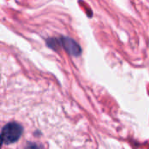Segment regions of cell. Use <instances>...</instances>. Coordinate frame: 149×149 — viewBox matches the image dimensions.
Wrapping results in <instances>:
<instances>
[{
    "label": "cell",
    "mask_w": 149,
    "mask_h": 149,
    "mask_svg": "<svg viewBox=\"0 0 149 149\" xmlns=\"http://www.w3.org/2000/svg\"><path fill=\"white\" fill-rule=\"evenodd\" d=\"M23 130L24 129L20 124L17 122H10L3 127L0 136L3 143L7 145L12 144L19 140L23 134Z\"/></svg>",
    "instance_id": "cell-1"
},
{
    "label": "cell",
    "mask_w": 149,
    "mask_h": 149,
    "mask_svg": "<svg viewBox=\"0 0 149 149\" xmlns=\"http://www.w3.org/2000/svg\"><path fill=\"white\" fill-rule=\"evenodd\" d=\"M60 46H62L70 55L74 57H79L82 53V49L80 45L72 38L69 37H60L59 38Z\"/></svg>",
    "instance_id": "cell-2"
},
{
    "label": "cell",
    "mask_w": 149,
    "mask_h": 149,
    "mask_svg": "<svg viewBox=\"0 0 149 149\" xmlns=\"http://www.w3.org/2000/svg\"><path fill=\"white\" fill-rule=\"evenodd\" d=\"M46 44L50 48H52L55 51H58V49L60 46L59 38H48L46 40Z\"/></svg>",
    "instance_id": "cell-3"
},
{
    "label": "cell",
    "mask_w": 149,
    "mask_h": 149,
    "mask_svg": "<svg viewBox=\"0 0 149 149\" xmlns=\"http://www.w3.org/2000/svg\"><path fill=\"white\" fill-rule=\"evenodd\" d=\"M25 149H45V148L42 145H39L38 143H28Z\"/></svg>",
    "instance_id": "cell-4"
},
{
    "label": "cell",
    "mask_w": 149,
    "mask_h": 149,
    "mask_svg": "<svg viewBox=\"0 0 149 149\" xmlns=\"http://www.w3.org/2000/svg\"><path fill=\"white\" fill-rule=\"evenodd\" d=\"M3 140H2V138H1V136H0V149H1V148H2V145H3Z\"/></svg>",
    "instance_id": "cell-5"
}]
</instances>
